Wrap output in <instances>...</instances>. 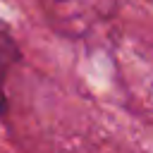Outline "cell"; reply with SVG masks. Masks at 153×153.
Listing matches in <instances>:
<instances>
[{
    "instance_id": "1",
    "label": "cell",
    "mask_w": 153,
    "mask_h": 153,
    "mask_svg": "<svg viewBox=\"0 0 153 153\" xmlns=\"http://www.w3.org/2000/svg\"><path fill=\"white\" fill-rule=\"evenodd\" d=\"M22 62V48L5 19H0V117L7 115V76Z\"/></svg>"
},
{
    "instance_id": "2",
    "label": "cell",
    "mask_w": 153,
    "mask_h": 153,
    "mask_svg": "<svg viewBox=\"0 0 153 153\" xmlns=\"http://www.w3.org/2000/svg\"><path fill=\"white\" fill-rule=\"evenodd\" d=\"M57 2H67V0H57Z\"/></svg>"
}]
</instances>
